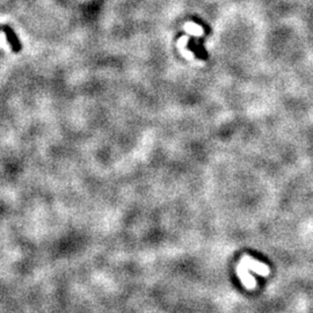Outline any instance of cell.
Returning a JSON list of instances; mask_svg holds the SVG:
<instances>
[{
    "mask_svg": "<svg viewBox=\"0 0 313 313\" xmlns=\"http://www.w3.org/2000/svg\"><path fill=\"white\" fill-rule=\"evenodd\" d=\"M240 262L245 264L249 269H252L259 275H262V276H267V275L269 274V268H268V266L259 262V261L252 259L250 256H247V255L243 256V259Z\"/></svg>",
    "mask_w": 313,
    "mask_h": 313,
    "instance_id": "1",
    "label": "cell"
},
{
    "mask_svg": "<svg viewBox=\"0 0 313 313\" xmlns=\"http://www.w3.org/2000/svg\"><path fill=\"white\" fill-rule=\"evenodd\" d=\"M0 29H1V27H0Z\"/></svg>",
    "mask_w": 313,
    "mask_h": 313,
    "instance_id": "6",
    "label": "cell"
},
{
    "mask_svg": "<svg viewBox=\"0 0 313 313\" xmlns=\"http://www.w3.org/2000/svg\"><path fill=\"white\" fill-rule=\"evenodd\" d=\"M187 42H188V36L181 37V39H179L178 41V48H179V50H180L181 55L186 58V60L194 61L195 60L194 54H192L191 51L186 49V44H187Z\"/></svg>",
    "mask_w": 313,
    "mask_h": 313,
    "instance_id": "4",
    "label": "cell"
},
{
    "mask_svg": "<svg viewBox=\"0 0 313 313\" xmlns=\"http://www.w3.org/2000/svg\"><path fill=\"white\" fill-rule=\"evenodd\" d=\"M184 29L187 32L189 35L191 36H202L203 34H204V30H203V28L199 25H196V23L194 22H187L186 25L184 26Z\"/></svg>",
    "mask_w": 313,
    "mask_h": 313,
    "instance_id": "5",
    "label": "cell"
},
{
    "mask_svg": "<svg viewBox=\"0 0 313 313\" xmlns=\"http://www.w3.org/2000/svg\"><path fill=\"white\" fill-rule=\"evenodd\" d=\"M1 30L6 34V36H7L8 42L11 43V46H12V50L15 51V53H19L20 49H21V44H20L18 37H16L15 33H14V30H13L11 27H8V26H2Z\"/></svg>",
    "mask_w": 313,
    "mask_h": 313,
    "instance_id": "3",
    "label": "cell"
},
{
    "mask_svg": "<svg viewBox=\"0 0 313 313\" xmlns=\"http://www.w3.org/2000/svg\"><path fill=\"white\" fill-rule=\"evenodd\" d=\"M237 274L239 275L240 280H242L243 284L245 285L246 288L249 289H253L256 287V281L255 278H254L253 276H250V275L249 274V268H247L245 264L240 262L238 268H237Z\"/></svg>",
    "mask_w": 313,
    "mask_h": 313,
    "instance_id": "2",
    "label": "cell"
}]
</instances>
